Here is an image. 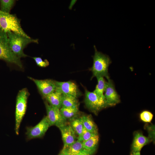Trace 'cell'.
<instances>
[{"mask_svg":"<svg viewBox=\"0 0 155 155\" xmlns=\"http://www.w3.org/2000/svg\"><path fill=\"white\" fill-rule=\"evenodd\" d=\"M95 53L93 56V64L90 70L92 73V78L102 77L109 78L108 68L111 61L109 57L98 51L94 46Z\"/></svg>","mask_w":155,"mask_h":155,"instance_id":"obj_1","label":"cell"},{"mask_svg":"<svg viewBox=\"0 0 155 155\" xmlns=\"http://www.w3.org/2000/svg\"><path fill=\"white\" fill-rule=\"evenodd\" d=\"M10 48L18 57H25L27 55L24 53L23 50L26 46L31 43H38L37 39L28 38L11 31L7 33Z\"/></svg>","mask_w":155,"mask_h":155,"instance_id":"obj_2","label":"cell"},{"mask_svg":"<svg viewBox=\"0 0 155 155\" xmlns=\"http://www.w3.org/2000/svg\"><path fill=\"white\" fill-rule=\"evenodd\" d=\"M0 29L6 33L11 31L24 36L30 37L21 27L20 20L15 15L0 10Z\"/></svg>","mask_w":155,"mask_h":155,"instance_id":"obj_3","label":"cell"},{"mask_svg":"<svg viewBox=\"0 0 155 155\" xmlns=\"http://www.w3.org/2000/svg\"><path fill=\"white\" fill-rule=\"evenodd\" d=\"M0 59L23 68L20 59L11 50L9 44L7 33L0 29Z\"/></svg>","mask_w":155,"mask_h":155,"instance_id":"obj_4","label":"cell"},{"mask_svg":"<svg viewBox=\"0 0 155 155\" xmlns=\"http://www.w3.org/2000/svg\"><path fill=\"white\" fill-rule=\"evenodd\" d=\"M29 93L28 90L23 88L19 91L16 98L15 110L16 133L18 135L20 125L27 108V99Z\"/></svg>","mask_w":155,"mask_h":155,"instance_id":"obj_5","label":"cell"},{"mask_svg":"<svg viewBox=\"0 0 155 155\" xmlns=\"http://www.w3.org/2000/svg\"><path fill=\"white\" fill-rule=\"evenodd\" d=\"M84 103L86 107L96 114L101 110L108 107L105 98L98 95L94 91L85 90Z\"/></svg>","mask_w":155,"mask_h":155,"instance_id":"obj_6","label":"cell"},{"mask_svg":"<svg viewBox=\"0 0 155 155\" xmlns=\"http://www.w3.org/2000/svg\"><path fill=\"white\" fill-rule=\"evenodd\" d=\"M45 104L46 109V117L50 127L55 125L58 127L66 124V120L61 115L60 109L53 106L46 101Z\"/></svg>","mask_w":155,"mask_h":155,"instance_id":"obj_7","label":"cell"},{"mask_svg":"<svg viewBox=\"0 0 155 155\" xmlns=\"http://www.w3.org/2000/svg\"><path fill=\"white\" fill-rule=\"evenodd\" d=\"M49 127L47 118L46 116L44 117L35 126L27 127L26 134L27 139L30 140L42 137L44 135Z\"/></svg>","mask_w":155,"mask_h":155,"instance_id":"obj_8","label":"cell"},{"mask_svg":"<svg viewBox=\"0 0 155 155\" xmlns=\"http://www.w3.org/2000/svg\"><path fill=\"white\" fill-rule=\"evenodd\" d=\"M56 90L61 94L78 98L81 94L78 87L74 82L69 81L59 82L55 81Z\"/></svg>","mask_w":155,"mask_h":155,"instance_id":"obj_9","label":"cell"},{"mask_svg":"<svg viewBox=\"0 0 155 155\" xmlns=\"http://www.w3.org/2000/svg\"><path fill=\"white\" fill-rule=\"evenodd\" d=\"M28 78L35 83L44 98L56 90L55 81L51 79L39 80L30 77Z\"/></svg>","mask_w":155,"mask_h":155,"instance_id":"obj_10","label":"cell"},{"mask_svg":"<svg viewBox=\"0 0 155 155\" xmlns=\"http://www.w3.org/2000/svg\"><path fill=\"white\" fill-rule=\"evenodd\" d=\"M108 80L104 95L109 106H115L120 102L119 95L116 91L113 81L110 78Z\"/></svg>","mask_w":155,"mask_h":155,"instance_id":"obj_11","label":"cell"},{"mask_svg":"<svg viewBox=\"0 0 155 155\" xmlns=\"http://www.w3.org/2000/svg\"><path fill=\"white\" fill-rule=\"evenodd\" d=\"M59 128L61 132L63 143V148L69 146L77 140L75 133L70 125L65 124Z\"/></svg>","mask_w":155,"mask_h":155,"instance_id":"obj_12","label":"cell"},{"mask_svg":"<svg viewBox=\"0 0 155 155\" xmlns=\"http://www.w3.org/2000/svg\"><path fill=\"white\" fill-rule=\"evenodd\" d=\"M150 140L140 132L135 133L131 146L132 152H140L144 146L151 142Z\"/></svg>","mask_w":155,"mask_h":155,"instance_id":"obj_13","label":"cell"},{"mask_svg":"<svg viewBox=\"0 0 155 155\" xmlns=\"http://www.w3.org/2000/svg\"><path fill=\"white\" fill-rule=\"evenodd\" d=\"M51 106L60 109L62 107V94L55 90L44 98Z\"/></svg>","mask_w":155,"mask_h":155,"instance_id":"obj_14","label":"cell"},{"mask_svg":"<svg viewBox=\"0 0 155 155\" xmlns=\"http://www.w3.org/2000/svg\"><path fill=\"white\" fill-rule=\"evenodd\" d=\"M81 117L84 127L92 133L98 134L97 126L93 121L91 116L89 115H84Z\"/></svg>","mask_w":155,"mask_h":155,"instance_id":"obj_15","label":"cell"},{"mask_svg":"<svg viewBox=\"0 0 155 155\" xmlns=\"http://www.w3.org/2000/svg\"><path fill=\"white\" fill-rule=\"evenodd\" d=\"M99 140L98 135L97 134L89 139L82 142L84 148L94 153L97 149Z\"/></svg>","mask_w":155,"mask_h":155,"instance_id":"obj_16","label":"cell"},{"mask_svg":"<svg viewBox=\"0 0 155 155\" xmlns=\"http://www.w3.org/2000/svg\"><path fill=\"white\" fill-rule=\"evenodd\" d=\"M62 107L78 108L79 103L77 98L62 94Z\"/></svg>","mask_w":155,"mask_h":155,"instance_id":"obj_17","label":"cell"},{"mask_svg":"<svg viewBox=\"0 0 155 155\" xmlns=\"http://www.w3.org/2000/svg\"><path fill=\"white\" fill-rule=\"evenodd\" d=\"M83 142L77 140L69 146L63 148L61 151L70 155H75L84 149Z\"/></svg>","mask_w":155,"mask_h":155,"instance_id":"obj_18","label":"cell"},{"mask_svg":"<svg viewBox=\"0 0 155 155\" xmlns=\"http://www.w3.org/2000/svg\"><path fill=\"white\" fill-rule=\"evenodd\" d=\"M96 78L97 84L93 91L99 96L105 98L104 93L107 85V82L106 81L103 77H99Z\"/></svg>","mask_w":155,"mask_h":155,"instance_id":"obj_19","label":"cell"},{"mask_svg":"<svg viewBox=\"0 0 155 155\" xmlns=\"http://www.w3.org/2000/svg\"><path fill=\"white\" fill-rule=\"evenodd\" d=\"M60 110L63 116L66 120L75 117L79 113L78 108L61 107Z\"/></svg>","mask_w":155,"mask_h":155,"instance_id":"obj_20","label":"cell"},{"mask_svg":"<svg viewBox=\"0 0 155 155\" xmlns=\"http://www.w3.org/2000/svg\"><path fill=\"white\" fill-rule=\"evenodd\" d=\"M70 122V126L75 133L80 135L82 133L84 128L81 117L72 118Z\"/></svg>","mask_w":155,"mask_h":155,"instance_id":"obj_21","label":"cell"},{"mask_svg":"<svg viewBox=\"0 0 155 155\" xmlns=\"http://www.w3.org/2000/svg\"><path fill=\"white\" fill-rule=\"evenodd\" d=\"M15 2L16 1L14 0H0V10L4 12L10 13Z\"/></svg>","mask_w":155,"mask_h":155,"instance_id":"obj_22","label":"cell"},{"mask_svg":"<svg viewBox=\"0 0 155 155\" xmlns=\"http://www.w3.org/2000/svg\"><path fill=\"white\" fill-rule=\"evenodd\" d=\"M97 134H95L92 133L84 127L82 133L80 135L78 136L77 140L83 142L89 139L92 137Z\"/></svg>","mask_w":155,"mask_h":155,"instance_id":"obj_23","label":"cell"},{"mask_svg":"<svg viewBox=\"0 0 155 155\" xmlns=\"http://www.w3.org/2000/svg\"><path fill=\"white\" fill-rule=\"evenodd\" d=\"M153 117L152 113L148 111H144L140 114V118L143 121L146 123H150L152 121Z\"/></svg>","mask_w":155,"mask_h":155,"instance_id":"obj_24","label":"cell"},{"mask_svg":"<svg viewBox=\"0 0 155 155\" xmlns=\"http://www.w3.org/2000/svg\"><path fill=\"white\" fill-rule=\"evenodd\" d=\"M146 127L148 133V137L151 141L154 142L155 138V125H147L146 126Z\"/></svg>","mask_w":155,"mask_h":155,"instance_id":"obj_25","label":"cell"},{"mask_svg":"<svg viewBox=\"0 0 155 155\" xmlns=\"http://www.w3.org/2000/svg\"><path fill=\"white\" fill-rule=\"evenodd\" d=\"M37 65L40 67H46L49 65V62L47 59L43 60L40 57H33Z\"/></svg>","mask_w":155,"mask_h":155,"instance_id":"obj_26","label":"cell"},{"mask_svg":"<svg viewBox=\"0 0 155 155\" xmlns=\"http://www.w3.org/2000/svg\"><path fill=\"white\" fill-rule=\"evenodd\" d=\"M94 154V153L90 151L84 149L79 153L75 155H92Z\"/></svg>","mask_w":155,"mask_h":155,"instance_id":"obj_27","label":"cell"},{"mask_svg":"<svg viewBox=\"0 0 155 155\" xmlns=\"http://www.w3.org/2000/svg\"><path fill=\"white\" fill-rule=\"evenodd\" d=\"M130 155H141L140 152H131Z\"/></svg>","mask_w":155,"mask_h":155,"instance_id":"obj_28","label":"cell"},{"mask_svg":"<svg viewBox=\"0 0 155 155\" xmlns=\"http://www.w3.org/2000/svg\"><path fill=\"white\" fill-rule=\"evenodd\" d=\"M59 155H70L69 154L65 152L61 151V153Z\"/></svg>","mask_w":155,"mask_h":155,"instance_id":"obj_29","label":"cell"}]
</instances>
